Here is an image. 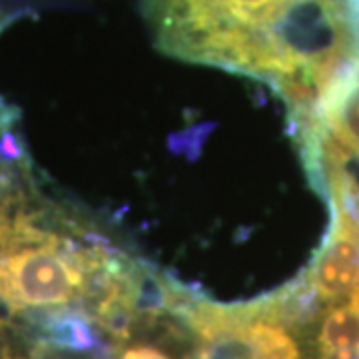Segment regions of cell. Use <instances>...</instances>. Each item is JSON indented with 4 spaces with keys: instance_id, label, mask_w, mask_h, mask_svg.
<instances>
[{
    "instance_id": "obj_3",
    "label": "cell",
    "mask_w": 359,
    "mask_h": 359,
    "mask_svg": "<svg viewBox=\"0 0 359 359\" xmlns=\"http://www.w3.org/2000/svg\"><path fill=\"white\" fill-rule=\"evenodd\" d=\"M0 359H30V349L22 351L16 346L13 325L0 318Z\"/></svg>"
},
{
    "instance_id": "obj_1",
    "label": "cell",
    "mask_w": 359,
    "mask_h": 359,
    "mask_svg": "<svg viewBox=\"0 0 359 359\" xmlns=\"http://www.w3.org/2000/svg\"><path fill=\"white\" fill-rule=\"evenodd\" d=\"M156 48L268 84L299 136L359 62V0H142Z\"/></svg>"
},
{
    "instance_id": "obj_4",
    "label": "cell",
    "mask_w": 359,
    "mask_h": 359,
    "mask_svg": "<svg viewBox=\"0 0 359 359\" xmlns=\"http://www.w3.org/2000/svg\"><path fill=\"white\" fill-rule=\"evenodd\" d=\"M6 22H8V16H2V14H0V28L6 25Z\"/></svg>"
},
{
    "instance_id": "obj_2",
    "label": "cell",
    "mask_w": 359,
    "mask_h": 359,
    "mask_svg": "<svg viewBox=\"0 0 359 359\" xmlns=\"http://www.w3.org/2000/svg\"><path fill=\"white\" fill-rule=\"evenodd\" d=\"M313 302L332 304L359 283V222L349 212L332 208V226L316 259L299 280Z\"/></svg>"
}]
</instances>
